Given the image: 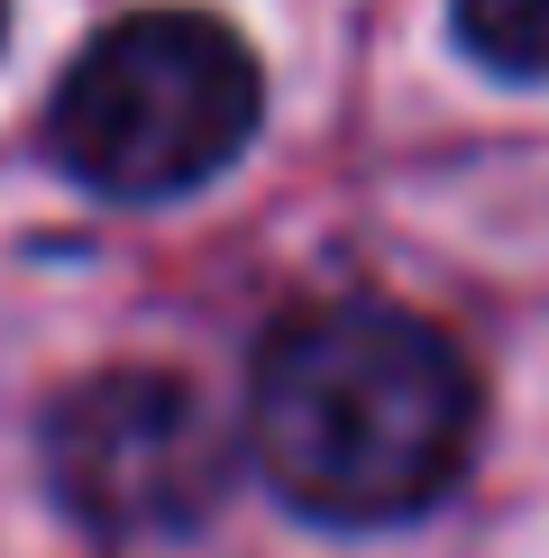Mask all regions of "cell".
Masks as SVG:
<instances>
[{
    "mask_svg": "<svg viewBox=\"0 0 549 558\" xmlns=\"http://www.w3.org/2000/svg\"><path fill=\"white\" fill-rule=\"evenodd\" d=\"M266 74L211 10H129L64 64L46 101L56 166L101 202H174L247 156Z\"/></svg>",
    "mask_w": 549,
    "mask_h": 558,
    "instance_id": "2",
    "label": "cell"
},
{
    "mask_svg": "<svg viewBox=\"0 0 549 558\" xmlns=\"http://www.w3.org/2000/svg\"><path fill=\"white\" fill-rule=\"evenodd\" d=\"M476 366L440 320L394 302L293 312L247 376V458L266 495L330 531L412 522L467 476Z\"/></svg>",
    "mask_w": 549,
    "mask_h": 558,
    "instance_id": "1",
    "label": "cell"
},
{
    "mask_svg": "<svg viewBox=\"0 0 549 558\" xmlns=\"http://www.w3.org/2000/svg\"><path fill=\"white\" fill-rule=\"evenodd\" d=\"M37 458L56 504L101 541L202 531L229 485V439L211 403L166 366H101L64 385L37 422Z\"/></svg>",
    "mask_w": 549,
    "mask_h": 558,
    "instance_id": "3",
    "label": "cell"
},
{
    "mask_svg": "<svg viewBox=\"0 0 549 558\" xmlns=\"http://www.w3.org/2000/svg\"><path fill=\"white\" fill-rule=\"evenodd\" d=\"M0 37H10V0H0Z\"/></svg>",
    "mask_w": 549,
    "mask_h": 558,
    "instance_id": "5",
    "label": "cell"
},
{
    "mask_svg": "<svg viewBox=\"0 0 549 558\" xmlns=\"http://www.w3.org/2000/svg\"><path fill=\"white\" fill-rule=\"evenodd\" d=\"M449 28L486 74L549 83V0H449Z\"/></svg>",
    "mask_w": 549,
    "mask_h": 558,
    "instance_id": "4",
    "label": "cell"
}]
</instances>
